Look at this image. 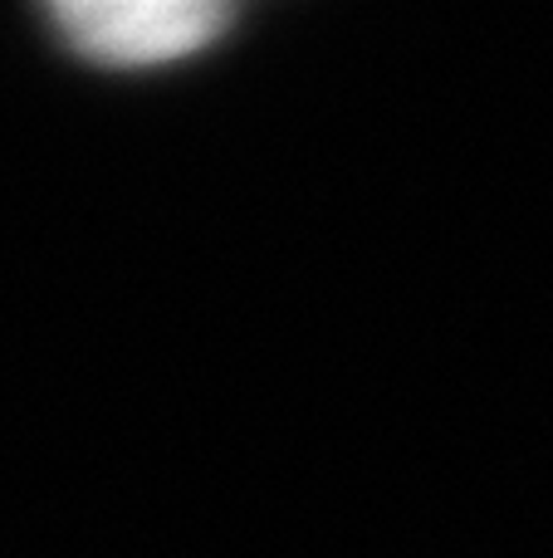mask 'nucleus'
<instances>
[{"mask_svg":"<svg viewBox=\"0 0 553 558\" xmlns=\"http://www.w3.org/2000/svg\"><path fill=\"white\" fill-rule=\"evenodd\" d=\"M54 25L69 49L108 69H147L206 49L225 29V10L176 5V0H78L54 5Z\"/></svg>","mask_w":553,"mask_h":558,"instance_id":"nucleus-1","label":"nucleus"}]
</instances>
